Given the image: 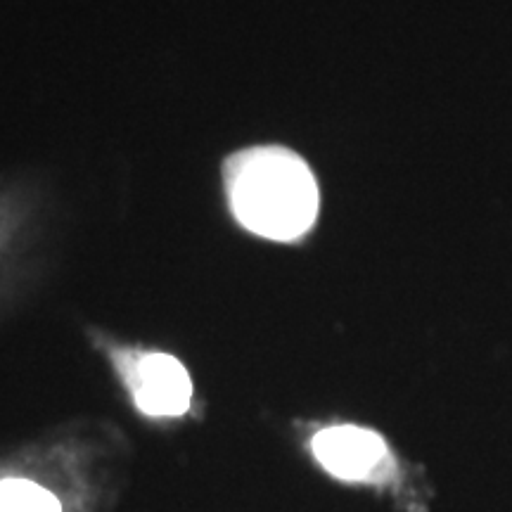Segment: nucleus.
Listing matches in <instances>:
<instances>
[{
  "label": "nucleus",
  "instance_id": "obj_1",
  "mask_svg": "<svg viewBox=\"0 0 512 512\" xmlns=\"http://www.w3.org/2000/svg\"><path fill=\"white\" fill-rule=\"evenodd\" d=\"M230 209L259 238L294 242L318 219L316 176L297 152L280 145L249 147L226 162Z\"/></svg>",
  "mask_w": 512,
  "mask_h": 512
},
{
  "label": "nucleus",
  "instance_id": "obj_2",
  "mask_svg": "<svg viewBox=\"0 0 512 512\" xmlns=\"http://www.w3.org/2000/svg\"><path fill=\"white\" fill-rule=\"evenodd\" d=\"M131 387L138 408L152 418H181L192 401L188 370L169 354H145L131 370Z\"/></svg>",
  "mask_w": 512,
  "mask_h": 512
},
{
  "label": "nucleus",
  "instance_id": "obj_3",
  "mask_svg": "<svg viewBox=\"0 0 512 512\" xmlns=\"http://www.w3.org/2000/svg\"><path fill=\"white\" fill-rule=\"evenodd\" d=\"M313 453L318 463L339 479H370L387 460V446L380 434L363 427H330L316 434Z\"/></svg>",
  "mask_w": 512,
  "mask_h": 512
},
{
  "label": "nucleus",
  "instance_id": "obj_4",
  "mask_svg": "<svg viewBox=\"0 0 512 512\" xmlns=\"http://www.w3.org/2000/svg\"><path fill=\"white\" fill-rule=\"evenodd\" d=\"M0 512H62V505L48 489L29 479H3Z\"/></svg>",
  "mask_w": 512,
  "mask_h": 512
}]
</instances>
